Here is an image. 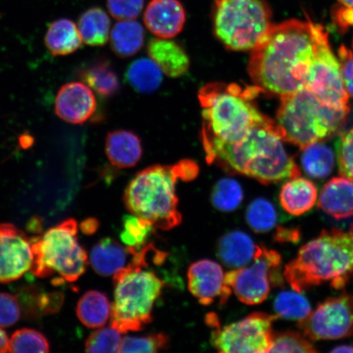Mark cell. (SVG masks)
<instances>
[{
	"instance_id": "cell-12",
	"label": "cell",
	"mask_w": 353,
	"mask_h": 353,
	"mask_svg": "<svg viewBox=\"0 0 353 353\" xmlns=\"http://www.w3.org/2000/svg\"><path fill=\"white\" fill-rule=\"evenodd\" d=\"M305 88L331 108L350 110L341 63L331 50L327 32L320 25Z\"/></svg>"
},
{
	"instance_id": "cell-4",
	"label": "cell",
	"mask_w": 353,
	"mask_h": 353,
	"mask_svg": "<svg viewBox=\"0 0 353 353\" xmlns=\"http://www.w3.org/2000/svg\"><path fill=\"white\" fill-rule=\"evenodd\" d=\"M199 174L196 162L183 160L174 165L150 166L128 185L123 202L132 214L151 223L156 229L169 231L182 223L176 184L189 182Z\"/></svg>"
},
{
	"instance_id": "cell-9",
	"label": "cell",
	"mask_w": 353,
	"mask_h": 353,
	"mask_svg": "<svg viewBox=\"0 0 353 353\" xmlns=\"http://www.w3.org/2000/svg\"><path fill=\"white\" fill-rule=\"evenodd\" d=\"M33 275L46 278L55 274L61 281L74 282L85 272L88 255L78 240V224L69 219L32 239Z\"/></svg>"
},
{
	"instance_id": "cell-33",
	"label": "cell",
	"mask_w": 353,
	"mask_h": 353,
	"mask_svg": "<svg viewBox=\"0 0 353 353\" xmlns=\"http://www.w3.org/2000/svg\"><path fill=\"white\" fill-rule=\"evenodd\" d=\"M277 212L271 201L264 198L255 199L245 212L246 222L253 231L264 233L272 230L277 222Z\"/></svg>"
},
{
	"instance_id": "cell-45",
	"label": "cell",
	"mask_w": 353,
	"mask_h": 353,
	"mask_svg": "<svg viewBox=\"0 0 353 353\" xmlns=\"http://www.w3.org/2000/svg\"><path fill=\"white\" fill-rule=\"evenodd\" d=\"M299 238L300 232L294 228H279L275 235V241L280 243L296 242Z\"/></svg>"
},
{
	"instance_id": "cell-48",
	"label": "cell",
	"mask_w": 353,
	"mask_h": 353,
	"mask_svg": "<svg viewBox=\"0 0 353 353\" xmlns=\"http://www.w3.org/2000/svg\"><path fill=\"white\" fill-rule=\"evenodd\" d=\"M331 352H339V353L353 352V346H352V345L339 346L337 347L334 348V350L332 351H331Z\"/></svg>"
},
{
	"instance_id": "cell-26",
	"label": "cell",
	"mask_w": 353,
	"mask_h": 353,
	"mask_svg": "<svg viewBox=\"0 0 353 353\" xmlns=\"http://www.w3.org/2000/svg\"><path fill=\"white\" fill-rule=\"evenodd\" d=\"M79 77L101 97L108 98L120 90V81L112 64L99 59L79 70Z\"/></svg>"
},
{
	"instance_id": "cell-13",
	"label": "cell",
	"mask_w": 353,
	"mask_h": 353,
	"mask_svg": "<svg viewBox=\"0 0 353 353\" xmlns=\"http://www.w3.org/2000/svg\"><path fill=\"white\" fill-rule=\"evenodd\" d=\"M311 341H334L353 334V294H343L321 303L306 319L298 322Z\"/></svg>"
},
{
	"instance_id": "cell-18",
	"label": "cell",
	"mask_w": 353,
	"mask_h": 353,
	"mask_svg": "<svg viewBox=\"0 0 353 353\" xmlns=\"http://www.w3.org/2000/svg\"><path fill=\"white\" fill-rule=\"evenodd\" d=\"M319 207L335 219L353 216V180L345 176L330 179L321 189Z\"/></svg>"
},
{
	"instance_id": "cell-29",
	"label": "cell",
	"mask_w": 353,
	"mask_h": 353,
	"mask_svg": "<svg viewBox=\"0 0 353 353\" xmlns=\"http://www.w3.org/2000/svg\"><path fill=\"white\" fill-rule=\"evenodd\" d=\"M110 21L100 8H92L79 17L78 30L82 41L90 46H103L109 39Z\"/></svg>"
},
{
	"instance_id": "cell-36",
	"label": "cell",
	"mask_w": 353,
	"mask_h": 353,
	"mask_svg": "<svg viewBox=\"0 0 353 353\" xmlns=\"http://www.w3.org/2000/svg\"><path fill=\"white\" fill-rule=\"evenodd\" d=\"M170 339L164 333L144 336H126L122 339L120 352L156 353L170 347Z\"/></svg>"
},
{
	"instance_id": "cell-8",
	"label": "cell",
	"mask_w": 353,
	"mask_h": 353,
	"mask_svg": "<svg viewBox=\"0 0 353 353\" xmlns=\"http://www.w3.org/2000/svg\"><path fill=\"white\" fill-rule=\"evenodd\" d=\"M214 32L228 50L251 51L272 26L266 0H214Z\"/></svg>"
},
{
	"instance_id": "cell-2",
	"label": "cell",
	"mask_w": 353,
	"mask_h": 353,
	"mask_svg": "<svg viewBox=\"0 0 353 353\" xmlns=\"http://www.w3.org/2000/svg\"><path fill=\"white\" fill-rule=\"evenodd\" d=\"M207 162L230 174H243L268 185L297 178L299 166L286 152L276 122L255 126L233 143L201 138Z\"/></svg>"
},
{
	"instance_id": "cell-21",
	"label": "cell",
	"mask_w": 353,
	"mask_h": 353,
	"mask_svg": "<svg viewBox=\"0 0 353 353\" xmlns=\"http://www.w3.org/2000/svg\"><path fill=\"white\" fill-rule=\"evenodd\" d=\"M150 59L161 68L166 76L176 78L188 72L190 59L183 48L169 39L157 38L148 46Z\"/></svg>"
},
{
	"instance_id": "cell-39",
	"label": "cell",
	"mask_w": 353,
	"mask_h": 353,
	"mask_svg": "<svg viewBox=\"0 0 353 353\" xmlns=\"http://www.w3.org/2000/svg\"><path fill=\"white\" fill-rule=\"evenodd\" d=\"M336 154L339 174L353 180V128L339 137Z\"/></svg>"
},
{
	"instance_id": "cell-3",
	"label": "cell",
	"mask_w": 353,
	"mask_h": 353,
	"mask_svg": "<svg viewBox=\"0 0 353 353\" xmlns=\"http://www.w3.org/2000/svg\"><path fill=\"white\" fill-rule=\"evenodd\" d=\"M283 276L299 293L325 283L344 288L353 280V223L347 231L323 230L303 245L296 258L285 265Z\"/></svg>"
},
{
	"instance_id": "cell-6",
	"label": "cell",
	"mask_w": 353,
	"mask_h": 353,
	"mask_svg": "<svg viewBox=\"0 0 353 353\" xmlns=\"http://www.w3.org/2000/svg\"><path fill=\"white\" fill-rule=\"evenodd\" d=\"M148 267V254L141 250L125 268L113 275L110 324L121 334L143 330L153 320L154 303L161 296L165 282Z\"/></svg>"
},
{
	"instance_id": "cell-20",
	"label": "cell",
	"mask_w": 353,
	"mask_h": 353,
	"mask_svg": "<svg viewBox=\"0 0 353 353\" xmlns=\"http://www.w3.org/2000/svg\"><path fill=\"white\" fill-rule=\"evenodd\" d=\"M259 246L248 234L239 230L228 232L217 244L218 258L227 267L237 269L246 266L257 255Z\"/></svg>"
},
{
	"instance_id": "cell-49",
	"label": "cell",
	"mask_w": 353,
	"mask_h": 353,
	"mask_svg": "<svg viewBox=\"0 0 353 353\" xmlns=\"http://www.w3.org/2000/svg\"><path fill=\"white\" fill-rule=\"evenodd\" d=\"M339 6L350 8L353 10V0H338Z\"/></svg>"
},
{
	"instance_id": "cell-24",
	"label": "cell",
	"mask_w": 353,
	"mask_h": 353,
	"mask_svg": "<svg viewBox=\"0 0 353 353\" xmlns=\"http://www.w3.org/2000/svg\"><path fill=\"white\" fill-rule=\"evenodd\" d=\"M77 314L87 327L100 329L107 324L112 314V304L105 294L90 290L79 300Z\"/></svg>"
},
{
	"instance_id": "cell-28",
	"label": "cell",
	"mask_w": 353,
	"mask_h": 353,
	"mask_svg": "<svg viewBox=\"0 0 353 353\" xmlns=\"http://www.w3.org/2000/svg\"><path fill=\"white\" fill-rule=\"evenodd\" d=\"M128 83L141 94H152L163 81V72L152 59H140L132 61L126 70Z\"/></svg>"
},
{
	"instance_id": "cell-41",
	"label": "cell",
	"mask_w": 353,
	"mask_h": 353,
	"mask_svg": "<svg viewBox=\"0 0 353 353\" xmlns=\"http://www.w3.org/2000/svg\"><path fill=\"white\" fill-rule=\"evenodd\" d=\"M32 290L33 295V314H52L59 311L64 301L63 294L59 292L38 293Z\"/></svg>"
},
{
	"instance_id": "cell-37",
	"label": "cell",
	"mask_w": 353,
	"mask_h": 353,
	"mask_svg": "<svg viewBox=\"0 0 353 353\" xmlns=\"http://www.w3.org/2000/svg\"><path fill=\"white\" fill-rule=\"evenodd\" d=\"M303 334L285 331L273 335L272 344L269 352L315 353L313 344Z\"/></svg>"
},
{
	"instance_id": "cell-7",
	"label": "cell",
	"mask_w": 353,
	"mask_h": 353,
	"mask_svg": "<svg viewBox=\"0 0 353 353\" xmlns=\"http://www.w3.org/2000/svg\"><path fill=\"white\" fill-rule=\"evenodd\" d=\"M350 112L330 107L304 88L281 97L276 125L283 141L303 149L336 134Z\"/></svg>"
},
{
	"instance_id": "cell-47",
	"label": "cell",
	"mask_w": 353,
	"mask_h": 353,
	"mask_svg": "<svg viewBox=\"0 0 353 353\" xmlns=\"http://www.w3.org/2000/svg\"><path fill=\"white\" fill-rule=\"evenodd\" d=\"M8 348H10V339L6 331L0 328V353L8 352Z\"/></svg>"
},
{
	"instance_id": "cell-25",
	"label": "cell",
	"mask_w": 353,
	"mask_h": 353,
	"mask_svg": "<svg viewBox=\"0 0 353 353\" xmlns=\"http://www.w3.org/2000/svg\"><path fill=\"white\" fill-rule=\"evenodd\" d=\"M46 44L52 54L65 56L78 50L81 46L82 39L72 21L59 19L52 22L48 28Z\"/></svg>"
},
{
	"instance_id": "cell-32",
	"label": "cell",
	"mask_w": 353,
	"mask_h": 353,
	"mask_svg": "<svg viewBox=\"0 0 353 353\" xmlns=\"http://www.w3.org/2000/svg\"><path fill=\"white\" fill-rule=\"evenodd\" d=\"M276 315L281 319L302 321L310 314L312 308L307 299L297 291H283L274 301Z\"/></svg>"
},
{
	"instance_id": "cell-23",
	"label": "cell",
	"mask_w": 353,
	"mask_h": 353,
	"mask_svg": "<svg viewBox=\"0 0 353 353\" xmlns=\"http://www.w3.org/2000/svg\"><path fill=\"white\" fill-rule=\"evenodd\" d=\"M317 188L310 180L297 176L281 187L280 204L290 215L301 216L310 211L317 201Z\"/></svg>"
},
{
	"instance_id": "cell-1",
	"label": "cell",
	"mask_w": 353,
	"mask_h": 353,
	"mask_svg": "<svg viewBox=\"0 0 353 353\" xmlns=\"http://www.w3.org/2000/svg\"><path fill=\"white\" fill-rule=\"evenodd\" d=\"M319 26L297 19L272 24L249 61L251 81L260 92L282 97L306 87Z\"/></svg>"
},
{
	"instance_id": "cell-35",
	"label": "cell",
	"mask_w": 353,
	"mask_h": 353,
	"mask_svg": "<svg viewBox=\"0 0 353 353\" xmlns=\"http://www.w3.org/2000/svg\"><path fill=\"white\" fill-rule=\"evenodd\" d=\"M50 347V343L42 333L25 328L13 333L8 352H48Z\"/></svg>"
},
{
	"instance_id": "cell-38",
	"label": "cell",
	"mask_w": 353,
	"mask_h": 353,
	"mask_svg": "<svg viewBox=\"0 0 353 353\" xmlns=\"http://www.w3.org/2000/svg\"><path fill=\"white\" fill-rule=\"evenodd\" d=\"M121 333L114 327L101 328L87 339V352H120L122 343Z\"/></svg>"
},
{
	"instance_id": "cell-31",
	"label": "cell",
	"mask_w": 353,
	"mask_h": 353,
	"mask_svg": "<svg viewBox=\"0 0 353 353\" xmlns=\"http://www.w3.org/2000/svg\"><path fill=\"white\" fill-rule=\"evenodd\" d=\"M244 199L241 184L236 179H220L212 190L210 201L215 209L223 212H232L239 208Z\"/></svg>"
},
{
	"instance_id": "cell-16",
	"label": "cell",
	"mask_w": 353,
	"mask_h": 353,
	"mask_svg": "<svg viewBox=\"0 0 353 353\" xmlns=\"http://www.w3.org/2000/svg\"><path fill=\"white\" fill-rule=\"evenodd\" d=\"M97 101L85 83L72 82L60 88L55 101L57 116L73 125H81L94 114Z\"/></svg>"
},
{
	"instance_id": "cell-27",
	"label": "cell",
	"mask_w": 353,
	"mask_h": 353,
	"mask_svg": "<svg viewBox=\"0 0 353 353\" xmlns=\"http://www.w3.org/2000/svg\"><path fill=\"white\" fill-rule=\"evenodd\" d=\"M145 32L143 26L134 20L118 21L110 33V46L121 57L134 56L143 48Z\"/></svg>"
},
{
	"instance_id": "cell-44",
	"label": "cell",
	"mask_w": 353,
	"mask_h": 353,
	"mask_svg": "<svg viewBox=\"0 0 353 353\" xmlns=\"http://www.w3.org/2000/svg\"><path fill=\"white\" fill-rule=\"evenodd\" d=\"M334 17L335 21L342 28L346 29L353 25V10L350 8L339 6L334 8Z\"/></svg>"
},
{
	"instance_id": "cell-30",
	"label": "cell",
	"mask_w": 353,
	"mask_h": 353,
	"mask_svg": "<svg viewBox=\"0 0 353 353\" xmlns=\"http://www.w3.org/2000/svg\"><path fill=\"white\" fill-rule=\"evenodd\" d=\"M302 150L301 165L307 176L314 179H324L332 173L335 156L328 145L319 142Z\"/></svg>"
},
{
	"instance_id": "cell-11",
	"label": "cell",
	"mask_w": 353,
	"mask_h": 353,
	"mask_svg": "<svg viewBox=\"0 0 353 353\" xmlns=\"http://www.w3.org/2000/svg\"><path fill=\"white\" fill-rule=\"evenodd\" d=\"M284 279L281 254L263 246H259L250 264L225 274V283L241 302L248 305L264 302L272 287L283 285Z\"/></svg>"
},
{
	"instance_id": "cell-46",
	"label": "cell",
	"mask_w": 353,
	"mask_h": 353,
	"mask_svg": "<svg viewBox=\"0 0 353 353\" xmlns=\"http://www.w3.org/2000/svg\"><path fill=\"white\" fill-rule=\"evenodd\" d=\"M99 228V222L98 219L94 218L87 219L81 224V229L83 234H85L87 236L92 235Z\"/></svg>"
},
{
	"instance_id": "cell-17",
	"label": "cell",
	"mask_w": 353,
	"mask_h": 353,
	"mask_svg": "<svg viewBox=\"0 0 353 353\" xmlns=\"http://www.w3.org/2000/svg\"><path fill=\"white\" fill-rule=\"evenodd\" d=\"M143 19L147 28L156 37L171 39L182 32L186 12L179 0H151Z\"/></svg>"
},
{
	"instance_id": "cell-50",
	"label": "cell",
	"mask_w": 353,
	"mask_h": 353,
	"mask_svg": "<svg viewBox=\"0 0 353 353\" xmlns=\"http://www.w3.org/2000/svg\"><path fill=\"white\" fill-rule=\"evenodd\" d=\"M30 139H32V137H22V138L21 139V145H23L25 148H28V145H30V143H32V142H28V140Z\"/></svg>"
},
{
	"instance_id": "cell-22",
	"label": "cell",
	"mask_w": 353,
	"mask_h": 353,
	"mask_svg": "<svg viewBox=\"0 0 353 353\" xmlns=\"http://www.w3.org/2000/svg\"><path fill=\"white\" fill-rule=\"evenodd\" d=\"M105 147L110 162L120 169L135 166L143 156L140 139L134 132L127 130L109 132Z\"/></svg>"
},
{
	"instance_id": "cell-34",
	"label": "cell",
	"mask_w": 353,
	"mask_h": 353,
	"mask_svg": "<svg viewBox=\"0 0 353 353\" xmlns=\"http://www.w3.org/2000/svg\"><path fill=\"white\" fill-rule=\"evenodd\" d=\"M154 228L148 221L134 214L123 218V230L121 240L123 244L131 249L139 250L147 245L148 238L152 235Z\"/></svg>"
},
{
	"instance_id": "cell-15",
	"label": "cell",
	"mask_w": 353,
	"mask_h": 353,
	"mask_svg": "<svg viewBox=\"0 0 353 353\" xmlns=\"http://www.w3.org/2000/svg\"><path fill=\"white\" fill-rule=\"evenodd\" d=\"M188 283L192 293L202 305L209 306L216 299L221 304L228 302L232 290L225 283V273L221 265L210 259L193 263L188 271Z\"/></svg>"
},
{
	"instance_id": "cell-40",
	"label": "cell",
	"mask_w": 353,
	"mask_h": 353,
	"mask_svg": "<svg viewBox=\"0 0 353 353\" xmlns=\"http://www.w3.org/2000/svg\"><path fill=\"white\" fill-rule=\"evenodd\" d=\"M144 0H108V8L114 19L134 20L143 11Z\"/></svg>"
},
{
	"instance_id": "cell-42",
	"label": "cell",
	"mask_w": 353,
	"mask_h": 353,
	"mask_svg": "<svg viewBox=\"0 0 353 353\" xmlns=\"http://www.w3.org/2000/svg\"><path fill=\"white\" fill-rule=\"evenodd\" d=\"M20 317L21 307L17 297L11 294L0 293V326L10 327Z\"/></svg>"
},
{
	"instance_id": "cell-5",
	"label": "cell",
	"mask_w": 353,
	"mask_h": 353,
	"mask_svg": "<svg viewBox=\"0 0 353 353\" xmlns=\"http://www.w3.org/2000/svg\"><path fill=\"white\" fill-rule=\"evenodd\" d=\"M259 92L257 87L244 88L235 83L203 86L198 94L202 108L201 138L236 143L254 127L270 120L253 103Z\"/></svg>"
},
{
	"instance_id": "cell-43",
	"label": "cell",
	"mask_w": 353,
	"mask_h": 353,
	"mask_svg": "<svg viewBox=\"0 0 353 353\" xmlns=\"http://www.w3.org/2000/svg\"><path fill=\"white\" fill-rule=\"evenodd\" d=\"M338 54L344 87L348 96L353 98V52L342 46L339 48Z\"/></svg>"
},
{
	"instance_id": "cell-14",
	"label": "cell",
	"mask_w": 353,
	"mask_h": 353,
	"mask_svg": "<svg viewBox=\"0 0 353 353\" xmlns=\"http://www.w3.org/2000/svg\"><path fill=\"white\" fill-rule=\"evenodd\" d=\"M32 262V239L13 224H0V283L20 279Z\"/></svg>"
},
{
	"instance_id": "cell-51",
	"label": "cell",
	"mask_w": 353,
	"mask_h": 353,
	"mask_svg": "<svg viewBox=\"0 0 353 353\" xmlns=\"http://www.w3.org/2000/svg\"><path fill=\"white\" fill-rule=\"evenodd\" d=\"M352 48H353V41H352Z\"/></svg>"
},
{
	"instance_id": "cell-10",
	"label": "cell",
	"mask_w": 353,
	"mask_h": 353,
	"mask_svg": "<svg viewBox=\"0 0 353 353\" xmlns=\"http://www.w3.org/2000/svg\"><path fill=\"white\" fill-rule=\"evenodd\" d=\"M279 316L257 312L244 319L221 328L218 316L210 313L207 324L214 328L211 343L216 350L225 353L269 352L272 344V325Z\"/></svg>"
},
{
	"instance_id": "cell-19",
	"label": "cell",
	"mask_w": 353,
	"mask_h": 353,
	"mask_svg": "<svg viewBox=\"0 0 353 353\" xmlns=\"http://www.w3.org/2000/svg\"><path fill=\"white\" fill-rule=\"evenodd\" d=\"M137 251L123 246L112 238H103L92 247V267L99 275L113 276L132 261Z\"/></svg>"
}]
</instances>
